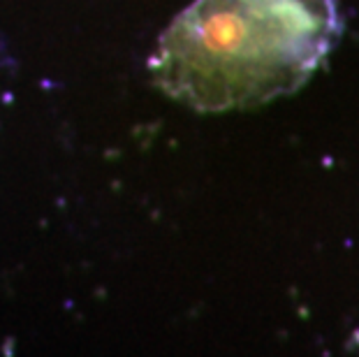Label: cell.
<instances>
[{"mask_svg": "<svg viewBox=\"0 0 359 357\" xmlns=\"http://www.w3.org/2000/svg\"><path fill=\"white\" fill-rule=\"evenodd\" d=\"M341 30L334 0H197L160 37V88L200 112L253 107L299 88Z\"/></svg>", "mask_w": 359, "mask_h": 357, "instance_id": "obj_1", "label": "cell"}]
</instances>
